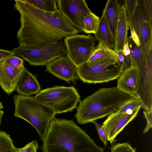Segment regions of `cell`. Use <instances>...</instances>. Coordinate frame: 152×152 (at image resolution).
<instances>
[{
    "label": "cell",
    "instance_id": "cell-1",
    "mask_svg": "<svg viewBox=\"0 0 152 152\" xmlns=\"http://www.w3.org/2000/svg\"><path fill=\"white\" fill-rule=\"evenodd\" d=\"M15 9L20 15V26L17 35L19 46L38 48L80 33L58 9L49 12L35 7L26 0H15Z\"/></svg>",
    "mask_w": 152,
    "mask_h": 152
},
{
    "label": "cell",
    "instance_id": "cell-2",
    "mask_svg": "<svg viewBox=\"0 0 152 152\" xmlns=\"http://www.w3.org/2000/svg\"><path fill=\"white\" fill-rule=\"evenodd\" d=\"M43 142L42 152H104L73 120L54 118Z\"/></svg>",
    "mask_w": 152,
    "mask_h": 152
},
{
    "label": "cell",
    "instance_id": "cell-3",
    "mask_svg": "<svg viewBox=\"0 0 152 152\" xmlns=\"http://www.w3.org/2000/svg\"><path fill=\"white\" fill-rule=\"evenodd\" d=\"M137 98L117 87L101 88L80 102L75 116L78 124H85L108 117Z\"/></svg>",
    "mask_w": 152,
    "mask_h": 152
},
{
    "label": "cell",
    "instance_id": "cell-4",
    "mask_svg": "<svg viewBox=\"0 0 152 152\" xmlns=\"http://www.w3.org/2000/svg\"><path fill=\"white\" fill-rule=\"evenodd\" d=\"M14 116L30 124L43 141L51 123L55 118L53 110L34 97L15 95Z\"/></svg>",
    "mask_w": 152,
    "mask_h": 152
},
{
    "label": "cell",
    "instance_id": "cell-5",
    "mask_svg": "<svg viewBox=\"0 0 152 152\" xmlns=\"http://www.w3.org/2000/svg\"><path fill=\"white\" fill-rule=\"evenodd\" d=\"M51 108L56 114L71 112L77 107L80 96L74 86H56L41 90L34 97Z\"/></svg>",
    "mask_w": 152,
    "mask_h": 152
},
{
    "label": "cell",
    "instance_id": "cell-6",
    "mask_svg": "<svg viewBox=\"0 0 152 152\" xmlns=\"http://www.w3.org/2000/svg\"><path fill=\"white\" fill-rule=\"evenodd\" d=\"M131 35L147 56L152 52V15L144 7L143 0H137L133 13L128 17Z\"/></svg>",
    "mask_w": 152,
    "mask_h": 152
},
{
    "label": "cell",
    "instance_id": "cell-7",
    "mask_svg": "<svg viewBox=\"0 0 152 152\" xmlns=\"http://www.w3.org/2000/svg\"><path fill=\"white\" fill-rule=\"evenodd\" d=\"M116 63V55L90 66L85 63L77 67V74L85 83H107L118 79L123 70Z\"/></svg>",
    "mask_w": 152,
    "mask_h": 152
},
{
    "label": "cell",
    "instance_id": "cell-8",
    "mask_svg": "<svg viewBox=\"0 0 152 152\" xmlns=\"http://www.w3.org/2000/svg\"><path fill=\"white\" fill-rule=\"evenodd\" d=\"M12 51L28 61L32 66L46 65L55 59L66 55V47L63 40L36 48L19 46L13 48Z\"/></svg>",
    "mask_w": 152,
    "mask_h": 152
},
{
    "label": "cell",
    "instance_id": "cell-9",
    "mask_svg": "<svg viewBox=\"0 0 152 152\" xmlns=\"http://www.w3.org/2000/svg\"><path fill=\"white\" fill-rule=\"evenodd\" d=\"M68 58L78 67L87 62L95 48V40L91 34H74L64 39Z\"/></svg>",
    "mask_w": 152,
    "mask_h": 152
},
{
    "label": "cell",
    "instance_id": "cell-10",
    "mask_svg": "<svg viewBox=\"0 0 152 152\" xmlns=\"http://www.w3.org/2000/svg\"><path fill=\"white\" fill-rule=\"evenodd\" d=\"M58 9L69 22L80 32H84L83 22L91 12L84 0H57Z\"/></svg>",
    "mask_w": 152,
    "mask_h": 152
},
{
    "label": "cell",
    "instance_id": "cell-11",
    "mask_svg": "<svg viewBox=\"0 0 152 152\" xmlns=\"http://www.w3.org/2000/svg\"><path fill=\"white\" fill-rule=\"evenodd\" d=\"M147 62L139 67L141 77L137 96L144 110L152 109V53L147 56Z\"/></svg>",
    "mask_w": 152,
    "mask_h": 152
},
{
    "label": "cell",
    "instance_id": "cell-12",
    "mask_svg": "<svg viewBox=\"0 0 152 152\" xmlns=\"http://www.w3.org/2000/svg\"><path fill=\"white\" fill-rule=\"evenodd\" d=\"M141 108L123 113L116 112L107 117L102 124L106 133L107 140L112 144L117 135L136 117Z\"/></svg>",
    "mask_w": 152,
    "mask_h": 152
},
{
    "label": "cell",
    "instance_id": "cell-13",
    "mask_svg": "<svg viewBox=\"0 0 152 152\" xmlns=\"http://www.w3.org/2000/svg\"><path fill=\"white\" fill-rule=\"evenodd\" d=\"M77 69V67L66 56L55 59L46 66V71L69 83L78 77Z\"/></svg>",
    "mask_w": 152,
    "mask_h": 152
},
{
    "label": "cell",
    "instance_id": "cell-14",
    "mask_svg": "<svg viewBox=\"0 0 152 152\" xmlns=\"http://www.w3.org/2000/svg\"><path fill=\"white\" fill-rule=\"evenodd\" d=\"M140 77L141 73L139 67L132 66L122 70L118 79L116 87L124 92L138 98L137 92Z\"/></svg>",
    "mask_w": 152,
    "mask_h": 152
},
{
    "label": "cell",
    "instance_id": "cell-15",
    "mask_svg": "<svg viewBox=\"0 0 152 152\" xmlns=\"http://www.w3.org/2000/svg\"><path fill=\"white\" fill-rule=\"evenodd\" d=\"M6 59L0 60V86L9 95L15 90L24 66L19 69H14L6 63Z\"/></svg>",
    "mask_w": 152,
    "mask_h": 152
},
{
    "label": "cell",
    "instance_id": "cell-16",
    "mask_svg": "<svg viewBox=\"0 0 152 152\" xmlns=\"http://www.w3.org/2000/svg\"><path fill=\"white\" fill-rule=\"evenodd\" d=\"M41 90L36 77L24 67L16 87L15 90L19 95L29 96L37 94Z\"/></svg>",
    "mask_w": 152,
    "mask_h": 152
},
{
    "label": "cell",
    "instance_id": "cell-17",
    "mask_svg": "<svg viewBox=\"0 0 152 152\" xmlns=\"http://www.w3.org/2000/svg\"><path fill=\"white\" fill-rule=\"evenodd\" d=\"M121 6L118 0H108L101 16L109 28L115 41Z\"/></svg>",
    "mask_w": 152,
    "mask_h": 152
},
{
    "label": "cell",
    "instance_id": "cell-18",
    "mask_svg": "<svg viewBox=\"0 0 152 152\" xmlns=\"http://www.w3.org/2000/svg\"><path fill=\"white\" fill-rule=\"evenodd\" d=\"M128 16L124 5L121 6L117 26L116 35L113 50L116 52L123 50L125 44L128 41Z\"/></svg>",
    "mask_w": 152,
    "mask_h": 152
},
{
    "label": "cell",
    "instance_id": "cell-19",
    "mask_svg": "<svg viewBox=\"0 0 152 152\" xmlns=\"http://www.w3.org/2000/svg\"><path fill=\"white\" fill-rule=\"evenodd\" d=\"M116 55V53L113 49L105 45L102 42H99L95 47L89 59L86 62L90 66L104 60Z\"/></svg>",
    "mask_w": 152,
    "mask_h": 152
},
{
    "label": "cell",
    "instance_id": "cell-20",
    "mask_svg": "<svg viewBox=\"0 0 152 152\" xmlns=\"http://www.w3.org/2000/svg\"><path fill=\"white\" fill-rule=\"evenodd\" d=\"M99 25L94 34L95 40L102 42L108 47L113 49L115 45V40L103 18H100Z\"/></svg>",
    "mask_w": 152,
    "mask_h": 152
},
{
    "label": "cell",
    "instance_id": "cell-21",
    "mask_svg": "<svg viewBox=\"0 0 152 152\" xmlns=\"http://www.w3.org/2000/svg\"><path fill=\"white\" fill-rule=\"evenodd\" d=\"M100 21V18L91 12L87 14L83 20L84 32L94 34L98 29Z\"/></svg>",
    "mask_w": 152,
    "mask_h": 152
},
{
    "label": "cell",
    "instance_id": "cell-22",
    "mask_svg": "<svg viewBox=\"0 0 152 152\" xmlns=\"http://www.w3.org/2000/svg\"><path fill=\"white\" fill-rule=\"evenodd\" d=\"M30 4L43 11L54 12L58 9L56 0H26Z\"/></svg>",
    "mask_w": 152,
    "mask_h": 152
},
{
    "label": "cell",
    "instance_id": "cell-23",
    "mask_svg": "<svg viewBox=\"0 0 152 152\" xmlns=\"http://www.w3.org/2000/svg\"><path fill=\"white\" fill-rule=\"evenodd\" d=\"M0 152H17L10 135L4 131H0Z\"/></svg>",
    "mask_w": 152,
    "mask_h": 152
},
{
    "label": "cell",
    "instance_id": "cell-24",
    "mask_svg": "<svg viewBox=\"0 0 152 152\" xmlns=\"http://www.w3.org/2000/svg\"><path fill=\"white\" fill-rule=\"evenodd\" d=\"M116 53V64L119 68L123 70L132 66V61L130 56H125L123 50H119Z\"/></svg>",
    "mask_w": 152,
    "mask_h": 152
},
{
    "label": "cell",
    "instance_id": "cell-25",
    "mask_svg": "<svg viewBox=\"0 0 152 152\" xmlns=\"http://www.w3.org/2000/svg\"><path fill=\"white\" fill-rule=\"evenodd\" d=\"M110 150L111 152H136L127 142L116 144L112 146Z\"/></svg>",
    "mask_w": 152,
    "mask_h": 152
},
{
    "label": "cell",
    "instance_id": "cell-26",
    "mask_svg": "<svg viewBox=\"0 0 152 152\" xmlns=\"http://www.w3.org/2000/svg\"><path fill=\"white\" fill-rule=\"evenodd\" d=\"M6 63L10 66L15 69L24 67L23 59L15 56L9 57L5 60Z\"/></svg>",
    "mask_w": 152,
    "mask_h": 152
},
{
    "label": "cell",
    "instance_id": "cell-27",
    "mask_svg": "<svg viewBox=\"0 0 152 152\" xmlns=\"http://www.w3.org/2000/svg\"><path fill=\"white\" fill-rule=\"evenodd\" d=\"M142 103L140 99L137 98L123 107L118 111V113L125 112L128 111L134 110L141 107Z\"/></svg>",
    "mask_w": 152,
    "mask_h": 152
},
{
    "label": "cell",
    "instance_id": "cell-28",
    "mask_svg": "<svg viewBox=\"0 0 152 152\" xmlns=\"http://www.w3.org/2000/svg\"><path fill=\"white\" fill-rule=\"evenodd\" d=\"M39 147L37 142L34 140L21 148H17V152H37Z\"/></svg>",
    "mask_w": 152,
    "mask_h": 152
},
{
    "label": "cell",
    "instance_id": "cell-29",
    "mask_svg": "<svg viewBox=\"0 0 152 152\" xmlns=\"http://www.w3.org/2000/svg\"><path fill=\"white\" fill-rule=\"evenodd\" d=\"M137 0H125L123 5L125 7L128 17L132 15L136 8Z\"/></svg>",
    "mask_w": 152,
    "mask_h": 152
},
{
    "label": "cell",
    "instance_id": "cell-30",
    "mask_svg": "<svg viewBox=\"0 0 152 152\" xmlns=\"http://www.w3.org/2000/svg\"><path fill=\"white\" fill-rule=\"evenodd\" d=\"M92 123H93L95 125L97 130L99 138L104 143L105 147H106L107 144V138L105 131L102 128V125L99 124L96 121H93Z\"/></svg>",
    "mask_w": 152,
    "mask_h": 152
},
{
    "label": "cell",
    "instance_id": "cell-31",
    "mask_svg": "<svg viewBox=\"0 0 152 152\" xmlns=\"http://www.w3.org/2000/svg\"><path fill=\"white\" fill-rule=\"evenodd\" d=\"M144 116L147 121V124L143 132V134L148 132L152 126V109L143 111Z\"/></svg>",
    "mask_w": 152,
    "mask_h": 152
},
{
    "label": "cell",
    "instance_id": "cell-32",
    "mask_svg": "<svg viewBox=\"0 0 152 152\" xmlns=\"http://www.w3.org/2000/svg\"><path fill=\"white\" fill-rule=\"evenodd\" d=\"M15 55V53L10 50L0 49V60L6 59Z\"/></svg>",
    "mask_w": 152,
    "mask_h": 152
},
{
    "label": "cell",
    "instance_id": "cell-33",
    "mask_svg": "<svg viewBox=\"0 0 152 152\" xmlns=\"http://www.w3.org/2000/svg\"><path fill=\"white\" fill-rule=\"evenodd\" d=\"M124 55L131 57V50L130 48L129 39L128 41L125 44L123 49Z\"/></svg>",
    "mask_w": 152,
    "mask_h": 152
},
{
    "label": "cell",
    "instance_id": "cell-34",
    "mask_svg": "<svg viewBox=\"0 0 152 152\" xmlns=\"http://www.w3.org/2000/svg\"><path fill=\"white\" fill-rule=\"evenodd\" d=\"M3 106L2 103L0 102V116H3L4 111L1 109L3 108Z\"/></svg>",
    "mask_w": 152,
    "mask_h": 152
},
{
    "label": "cell",
    "instance_id": "cell-35",
    "mask_svg": "<svg viewBox=\"0 0 152 152\" xmlns=\"http://www.w3.org/2000/svg\"><path fill=\"white\" fill-rule=\"evenodd\" d=\"M2 116H0V127L1 124V119H2ZM0 131H1L0 130Z\"/></svg>",
    "mask_w": 152,
    "mask_h": 152
}]
</instances>
